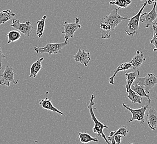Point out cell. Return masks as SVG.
Here are the masks:
<instances>
[{
  "label": "cell",
  "mask_w": 157,
  "mask_h": 144,
  "mask_svg": "<svg viewBox=\"0 0 157 144\" xmlns=\"http://www.w3.org/2000/svg\"><path fill=\"white\" fill-rule=\"evenodd\" d=\"M120 8L113 9L109 15L103 17L100 27L101 31V38L103 39H109L110 38V33L115 30L123 20H129V18H125L118 14Z\"/></svg>",
  "instance_id": "1"
},
{
  "label": "cell",
  "mask_w": 157,
  "mask_h": 144,
  "mask_svg": "<svg viewBox=\"0 0 157 144\" xmlns=\"http://www.w3.org/2000/svg\"><path fill=\"white\" fill-rule=\"evenodd\" d=\"M95 98V96L94 94H92L91 95L90 102H89V104L88 106V110H89V111L90 114L91 119L94 121V126L93 130V131L95 133H96L98 136L103 138L107 144H110V142L108 141V139L106 138L105 135L104 134V131H103L104 129H108L109 127L107 125H104V124L102 123L101 122H100V121L98 120V119L95 115L94 111H93V106L95 105V103L94 102Z\"/></svg>",
  "instance_id": "2"
},
{
  "label": "cell",
  "mask_w": 157,
  "mask_h": 144,
  "mask_svg": "<svg viewBox=\"0 0 157 144\" xmlns=\"http://www.w3.org/2000/svg\"><path fill=\"white\" fill-rule=\"evenodd\" d=\"M67 45L68 41H65V42L62 43H48L43 47L35 46L34 47V50L37 53H46L49 55L56 54L61 52V50Z\"/></svg>",
  "instance_id": "3"
},
{
  "label": "cell",
  "mask_w": 157,
  "mask_h": 144,
  "mask_svg": "<svg viewBox=\"0 0 157 144\" xmlns=\"http://www.w3.org/2000/svg\"><path fill=\"white\" fill-rule=\"evenodd\" d=\"M147 2H145L143 4L142 8L140 9L139 12L136 15L132 17L129 19V22L127 24V27L125 30L127 35L134 36V34H136L139 30V23L140 22V18L142 15V11L144 9L145 6H147Z\"/></svg>",
  "instance_id": "4"
},
{
  "label": "cell",
  "mask_w": 157,
  "mask_h": 144,
  "mask_svg": "<svg viewBox=\"0 0 157 144\" xmlns=\"http://www.w3.org/2000/svg\"><path fill=\"white\" fill-rule=\"evenodd\" d=\"M134 83L144 86L146 93L149 94L151 89L157 85V75L148 73L144 77H137Z\"/></svg>",
  "instance_id": "5"
},
{
  "label": "cell",
  "mask_w": 157,
  "mask_h": 144,
  "mask_svg": "<svg viewBox=\"0 0 157 144\" xmlns=\"http://www.w3.org/2000/svg\"><path fill=\"white\" fill-rule=\"evenodd\" d=\"M122 104L125 110H128L132 114V117L130 120H129V123L137 120L141 124L144 123L145 111L148 108V105H144L141 108L138 109H132L130 108L129 106L125 104L124 103H123Z\"/></svg>",
  "instance_id": "6"
},
{
  "label": "cell",
  "mask_w": 157,
  "mask_h": 144,
  "mask_svg": "<svg viewBox=\"0 0 157 144\" xmlns=\"http://www.w3.org/2000/svg\"><path fill=\"white\" fill-rule=\"evenodd\" d=\"M80 19L76 18L75 22L69 23L67 21H65L63 23V30L61 31V33L64 34L65 41H68L70 38H74V34L76 31L82 28V25L79 23Z\"/></svg>",
  "instance_id": "7"
},
{
  "label": "cell",
  "mask_w": 157,
  "mask_h": 144,
  "mask_svg": "<svg viewBox=\"0 0 157 144\" xmlns=\"http://www.w3.org/2000/svg\"><path fill=\"white\" fill-rule=\"evenodd\" d=\"M15 73H16V72L14 71L12 67L8 66H6L3 73L0 75V77H1V79L0 80V85L9 87L10 83L13 84H17L18 79L16 81H15Z\"/></svg>",
  "instance_id": "8"
},
{
  "label": "cell",
  "mask_w": 157,
  "mask_h": 144,
  "mask_svg": "<svg viewBox=\"0 0 157 144\" xmlns=\"http://www.w3.org/2000/svg\"><path fill=\"white\" fill-rule=\"evenodd\" d=\"M11 27H13L27 37L30 36L33 29L30 21H28L24 23H22L18 20H13L12 21Z\"/></svg>",
  "instance_id": "9"
},
{
  "label": "cell",
  "mask_w": 157,
  "mask_h": 144,
  "mask_svg": "<svg viewBox=\"0 0 157 144\" xmlns=\"http://www.w3.org/2000/svg\"><path fill=\"white\" fill-rule=\"evenodd\" d=\"M157 3L154 2V6L151 11L148 13L145 12L141 15L140 18V22L145 24V27L148 28L154 22L157 17V12L156 6Z\"/></svg>",
  "instance_id": "10"
},
{
  "label": "cell",
  "mask_w": 157,
  "mask_h": 144,
  "mask_svg": "<svg viewBox=\"0 0 157 144\" xmlns=\"http://www.w3.org/2000/svg\"><path fill=\"white\" fill-rule=\"evenodd\" d=\"M73 58L76 62L80 63L84 65V66L87 67L90 61V53L88 50H81L78 49V51L73 56Z\"/></svg>",
  "instance_id": "11"
},
{
  "label": "cell",
  "mask_w": 157,
  "mask_h": 144,
  "mask_svg": "<svg viewBox=\"0 0 157 144\" xmlns=\"http://www.w3.org/2000/svg\"><path fill=\"white\" fill-rule=\"evenodd\" d=\"M147 124L152 130H155L157 127V111L154 108L149 109L147 114Z\"/></svg>",
  "instance_id": "12"
},
{
  "label": "cell",
  "mask_w": 157,
  "mask_h": 144,
  "mask_svg": "<svg viewBox=\"0 0 157 144\" xmlns=\"http://www.w3.org/2000/svg\"><path fill=\"white\" fill-rule=\"evenodd\" d=\"M146 58L144 57V54L142 52L136 51V54L134 56L130 63L134 69H138L142 66V64L145 61Z\"/></svg>",
  "instance_id": "13"
},
{
  "label": "cell",
  "mask_w": 157,
  "mask_h": 144,
  "mask_svg": "<svg viewBox=\"0 0 157 144\" xmlns=\"http://www.w3.org/2000/svg\"><path fill=\"white\" fill-rule=\"evenodd\" d=\"M39 104L42 106V108L46 110H48L60 114L61 115H64V114L62 111H60L58 108L55 107L52 103V99L48 98H46L45 99L40 100Z\"/></svg>",
  "instance_id": "14"
},
{
  "label": "cell",
  "mask_w": 157,
  "mask_h": 144,
  "mask_svg": "<svg viewBox=\"0 0 157 144\" xmlns=\"http://www.w3.org/2000/svg\"><path fill=\"white\" fill-rule=\"evenodd\" d=\"M44 59V58L43 57H41L31 65L30 68V74L29 75L30 78H35L40 72V70L43 69L42 62Z\"/></svg>",
  "instance_id": "15"
},
{
  "label": "cell",
  "mask_w": 157,
  "mask_h": 144,
  "mask_svg": "<svg viewBox=\"0 0 157 144\" xmlns=\"http://www.w3.org/2000/svg\"><path fill=\"white\" fill-rule=\"evenodd\" d=\"M132 68V66L130 64V62H125V63H121L120 66H119L115 69L113 75L112 77H110L109 79V83L112 85L114 84V78L116 77V75L117 74V73L121 71H124V70H127L128 69Z\"/></svg>",
  "instance_id": "16"
},
{
  "label": "cell",
  "mask_w": 157,
  "mask_h": 144,
  "mask_svg": "<svg viewBox=\"0 0 157 144\" xmlns=\"http://www.w3.org/2000/svg\"><path fill=\"white\" fill-rule=\"evenodd\" d=\"M139 73L140 72L139 70H136L134 72H127L125 74L127 79L125 88L127 93L129 90V88L131 87V85L134 83V81H135L136 78L139 77Z\"/></svg>",
  "instance_id": "17"
},
{
  "label": "cell",
  "mask_w": 157,
  "mask_h": 144,
  "mask_svg": "<svg viewBox=\"0 0 157 144\" xmlns=\"http://www.w3.org/2000/svg\"><path fill=\"white\" fill-rule=\"evenodd\" d=\"M131 89L132 90H134L136 93H137L140 96H145L147 99H148V102H151V99L150 98V96L148 95V94L146 93L145 92V88L142 85H138L133 83L132 85H131Z\"/></svg>",
  "instance_id": "18"
},
{
  "label": "cell",
  "mask_w": 157,
  "mask_h": 144,
  "mask_svg": "<svg viewBox=\"0 0 157 144\" xmlns=\"http://www.w3.org/2000/svg\"><path fill=\"white\" fill-rule=\"evenodd\" d=\"M16 16L15 13H12L9 9H6L0 12V25L5 24Z\"/></svg>",
  "instance_id": "19"
},
{
  "label": "cell",
  "mask_w": 157,
  "mask_h": 144,
  "mask_svg": "<svg viewBox=\"0 0 157 144\" xmlns=\"http://www.w3.org/2000/svg\"><path fill=\"white\" fill-rule=\"evenodd\" d=\"M80 142L82 144H87L90 142H99V140L96 138H93L90 134L85 132H79L78 134Z\"/></svg>",
  "instance_id": "20"
},
{
  "label": "cell",
  "mask_w": 157,
  "mask_h": 144,
  "mask_svg": "<svg viewBox=\"0 0 157 144\" xmlns=\"http://www.w3.org/2000/svg\"><path fill=\"white\" fill-rule=\"evenodd\" d=\"M46 16L44 15L42 18L39 21H37L36 35L39 38H41L44 33L45 26V20Z\"/></svg>",
  "instance_id": "21"
},
{
  "label": "cell",
  "mask_w": 157,
  "mask_h": 144,
  "mask_svg": "<svg viewBox=\"0 0 157 144\" xmlns=\"http://www.w3.org/2000/svg\"><path fill=\"white\" fill-rule=\"evenodd\" d=\"M128 95L127 97L130 99V101L133 104L138 103L142 104V97L139 95L137 93H136L134 90L131 89V88H129V90L128 92Z\"/></svg>",
  "instance_id": "22"
},
{
  "label": "cell",
  "mask_w": 157,
  "mask_h": 144,
  "mask_svg": "<svg viewBox=\"0 0 157 144\" xmlns=\"http://www.w3.org/2000/svg\"><path fill=\"white\" fill-rule=\"evenodd\" d=\"M8 38L7 43L10 44L12 42H15L21 38V34L17 31H11L7 34Z\"/></svg>",
  "instance_id": "23"
},
{
  "label": "cell",
  "mask_w": 157,
  "mask_h": 144,
  "mask_svg": "<svg viewBox=\"0 0 157 144\" xmlns=\"http://www.w3.org/2000/svg\"><path fill=\"white\" fill-rule=\"evenodd\" d=\"M132 0H115L114 1H111L109 4L112 5H116L119 8H127L128 6L132 3Z\"/></svg>",
  "instance_id": "24"
},
{
  "label": "cell",
  "mask_w": 157,
  "mask_h": 144,
  "mask_svg": "<svg viewBox=\"0 0 157 144\" xmlns=\"http://www.w3.org/2000/svg\"><path fill=\"white\" fill-rule=\"evenodd\" d=\"M152 28L153 29V38L150 40V43L154 45L155 48L153 51L157 52V22H155L152 23Z\"/></svg>",
  "instance_id": "25"
},
{
  "label": "cell",
  "mask_w": 157,
  "mask_h": 144,
  "mask_svg": "<svg viewBox=\"0 0 157 144\" xmlns=\"http://www.w3.org/2000/svg\"><path fill=\"white\" fill-rule=\"evenodd\" d=\"M130 129L128 128L125 126H120L119 128V129L117 131H111L109 133V136H112L113 134H118V135H121L122 136H127V134H128V132H129Z\"/></svg>",
  "instance_id": "26"
},
{
  "label": "cell",
  "mask_w": 157,
  "mask_h": 144,
  "mask_svg": "<svg viewBox=\"0 0 157 144\" xmlns=\"http://www.w3.org/2000/svg\"><path fill=\"white\" fill-rule=\"evenodd\" d=\"M108 141L110 143L112 144H121V139H122V136L118 134H113L112 136H109L108 138Z\"/></svg>",
  "instance_id": "27"
},
{
  "label": "cell",
  "mask_w": 157,
  "mask_h": 144,
  "mask_svg": "<svg viewBox=\"0 0 157 144\" xmlns=\"http://www.w3.org/2000/svg\"><path fill=\"white\" fill-rule=\"evenodd\" d=\"M6 58V57L4 55V54L2 52V50L0 47V70L2 69V61H3V59Z\"/></svg>",
  "instance_id": "28"
},
{
  "label": "cell",
  "mask_w": 157,
  "mask_h": 144,
  "mask_svg": "<svg viewBox=\"0 0 157 144\" xmlns=\"http://www.w3.org/2000/svg\"><path fill=\"white\" fill-rule=\"evenodd\" d=\"M147 4L149 5H151V4H153V3H154L152 0H148V1H147Z\"/></svg>",
  "instance_id": "29"
},
{
  "label": "cell",
  "mask_w": 157,
  "mask_h": 144,
  "mask_svg": "<svg viewBox=\"0 0 157 144\" xmlns=\"http://www.w3.org/2000/svg\"><path fill=\"white\" fill-rule=\"evenodd\" d=\"M153 2H156L157 3V0H153Z\"/></svg>",
  "instance_id": "30"
},
{
  "label": "cell",
  "mask_w": 157,
  "mask_h": 144,
  "mask_svg": "<svg viewBox=\"0 0 157 144\" xmlns=\"http://www.w3.org/2000/svg\"><path fill=\"white\" fill-rule=\"evenodd\" d=\"M152 1H153V0H152Z\"/></svg>",
  "instance_id": "31"
}]
</instances>
